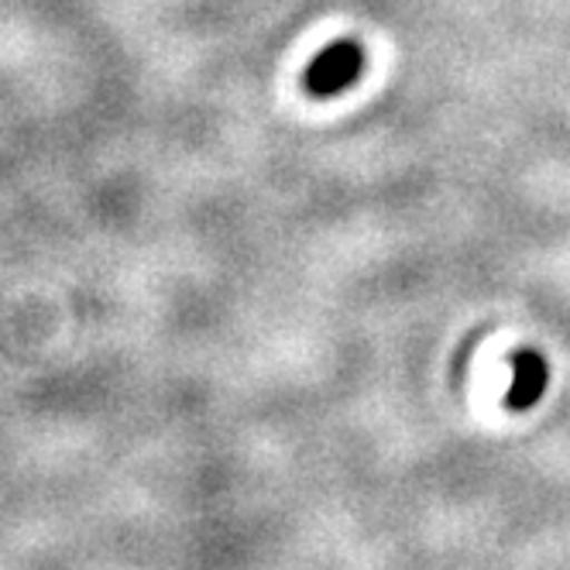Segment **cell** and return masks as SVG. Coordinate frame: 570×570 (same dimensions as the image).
Here are the masks:
<instances>
[{
    "label": "cell",
    "mask_w": 570,
    "mask_h": 570,
    "mask_svg": "<svg viewBox=\"0 0 570 570\" xmlns=\"http://www.w3.org/2000/svg\"><path fill=\"white\" fill-rule=\"evenodd\" d=\"M547 382H550L547 361L537 351H519L512 357V389L505 395V405L509 410H529L543 395Z\"/></svg>",
    "instance_id": "7a4b0ae2"
},
{
    "label": "cell",
    "mask_w": 570,
    "mask_h": 570,
    "mask_svg": "<svg viewBox=\"0 0 570 570\" xmlns=\"http://www.w3.org/2000/svg\"><path fill=\"white\" fill-rule=\"evenodd\" d=\"M364 69V52L351 38H341L331 49H323L309 69H306V90L313 97H337L341 90H347L351 83L361 79Z\"/></svg>",
    "instance_id": "6da1fadb"
}]
</instances>
